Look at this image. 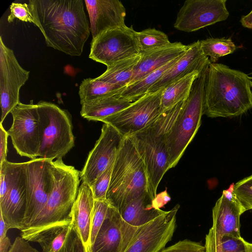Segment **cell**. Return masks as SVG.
Segmentation results:
<instances>
[{
  "mask_svg": "<svg viewBox=\"0 0 252 252\" xmlns=\"http://www.w3.org/2000/svg\"><path fill=\"white\" fill-rule=\"evenodd\" d=\"M27 205V186L25 162L15 163L11 187L0 201V213L8 229L21 230Z\"/></svg>",
  "mask_w": 252,
  "mask_h": 252,
  "instance_id": "17",
  "label": "cell"
},
{
  "mask_svg": "<svg viewBox=\"0 0 252 252\" xmlns=\"http://www.w3.org/2000/svg\"><path fill=\"white\" fill-rule=\"evenodd\" d=\"M226 2V0H186L177 13L174 27L190 32L225 21L229 15Z\"/></svg>",
  "mask_w": 252,
  "mask_h": 252,
  "instance_id": "13",
  "label": "cell"
},
{
  "mask_svg": "<svg viewBox=\"0 0 252 252\" xmlns=\"http://www.w3.org/2000/svg\"></svg>",
  "mask_w": 252,
  "mask_h": 252,
  "instance_id": "45",
  "label": "cell"
},
{
  "mask_svg": "<svg viewBox=\"0 0 252 252\" xmlns=\"http://www.w3.org/2000/svg\"><path fill=\"white\" fill-rule=\"evenodd\" d=\"M8 229L7 225L3 218L2 214L0 213V240L7 236L6 233Z\"/></svg>",
  "mask_w": 252,
  "mask_h": 252,
  "instance_id": "43",
  "label": "cell"
},
{
  "mask_svg": "<svg viewBox=\"0 0 252 252\" xmlns=\"http://www.w3.org/2000/svg\"><path fill=\"white\" fill-rule=\"evenodd\" d=\"M30 71L18 62L13 51L0 37V94L1 116L0 123L20 102V90L28 81Z\"/></svg>",
  "mask_w": 252,
  "mask_h": 252,
  "instance_id": "12",
  "label": "cell"
},
{
  "mask_svg": "<svg viewBox=\"0 0 252 252\" xmlns=\"http://www.w3.org/2000/svg\"><path fill=\"white\" fill-rule=\"evenodd\" d=\"M114 163L102 173L91 186L95 200H107L106 194L110 182Z\"/></svg>",
  "mask_w": 252,
  "mask_h": 252,
  "instance_id": "35",
  "label": "cell"
},
{
  "mask_svg": "<svg viewBox=\"0 0 252 252\" xmlns=\"http://www.w3.org/2000/svg\"><path fill=\"white\" fill-rule=\"evenodd\" d=\"M233 184L223 190L212 210V226L206 235L205 241H214L225 235L241 237V215L246 212L234 195Z\"/></svg>",
  "mask_w": 252,
  "mask_h": 252,
  "instance_id": "16",
  "label": "cell"
},
{
  "mask_svg": "<svg viewBox=\"0 0 252 252\" xmlns=\"http://www.w3.org/2000/svg\"><path fill=\"white\" fill-rule=\"evenodd\" d=\"M11 114L13 123L7 132L14 149L22 157L37 158L41 139L37 104L20 102Z\"/></svg>",
  "mask_w": 252,
  "mask_h": 252,
  "instance_id": "9",
  "label": "cell"
},
{
  "mask_svg": "<svg viewBox=\"0 0 252 252\" xmlns=\"http://www.w3.org/2000/svg\"><path fill=\"white\" fill-rule=\"evenodd\" d=\"M204 54L210 57L211 63H215L219 58L235 52L236 46L231 38H208L200 40Z\"/></svg>",
  "mask_w": 252,
  "mask_h": 252,
  "instance_id": "31",
  "label": "cell"
},
{
  "mask_svg": "<svg viewBox=\"0 0 252 252\" xmlns=\"http://www.w3.org/2000/svg\"><path fill=\"white\" fill-rule=\"evenodd\" d=\"M123 138L115 128L104 123L100 137L80 172L82 182L92 186L97 178L114 162Z\"/></svg>",
  "mask_w": 252,
  "mask_h": 252,
  "instance_id": "15",
  "label": "cell"
},
{
  "mask_svg": "<svg viewBox=\"0 0 252 252\" xmlns=\"http://www.w3.org/2000/svg\"><path fill=\"white\" fill-rule=\"evenodd\" d=\"M141 58V54L122 60L107 67L106 71L98 79L122 88L127 86L131 81L134 68Z\"/></svg>",
  "mask_w": 252,
  "mask_h": 252,
  "instance_id": "28",
  "label": "cell"
},
{
  "mask_svg": "<svg viewBox=\"0 0 252 252\" xmlns=\"http://www.w3.org/2000/svg\"><path fill=\"white\" fill-rule=\"evenodd\" d=\"M94 198L91 187L86 182L79 186L72 207L71 223L80 236L85 252H91V230Z\"/></svg>",
  "mask_w": 252,
  "mask_h": 252,
  "instance_id": "21",
  "label": "cell"
},
{
  "mask_svg": "<svg viewBox=\"0 0 252 252\" xmlns=\"http://www.w3.org/2000/svg\"><path fill=\"white\" fill-rule=\"evenodd\" d=\"M160 252H205V246L188 239L181 240Z\"/></svg>",
  "mask_w": 252,
  "mask_h": 252,
  "instance_id": "38",
  "label": "cell"
},
{
  "mask_svg": "<svg viewBox=\"0 0 252 252\" xmlns=\"http://www.w3.org/2000/svg\"><path fill=\"white\" fill-rule=\"evenodd\" d=\"M185 100L161 112L149 126L129 136L144 163L149 192L154 199L161 180L169 170L166 136Z\"/></svg>",
  "mask_w": 252,
  "mask_h": 252,
  "instance_id": "3",
  "label": "cell"
},
{
  "mask_svg": "<svg viewBox=\"0 0 252 252\" xmlns=\"http://www.w3.org/2000/svg\"><path fill=\"white\" fill-rule=\"evenodd\" d=\"M233 191L246 211L252 210V175L234 185Z\"/></svg>",
  "mask_w": 252,
  "mask_h": 252,
  "instance_id": "33",
  "label": "cell"
},
{
  "mask_svg": "<svg viewBox=\"0 0 252 252\" xmlns=\"http://www.w3.org/2000/svg\"><path fill=\"white\" fill-rule=\"evenodd\" d=\"M163 89L148 93L122 110L101 121L115 128L124 137L131 135L151 125L161 113Z\"/></svg>",
  "mask_w": 252,
  "mask_h": 252,
  "instance_id": "10",
  "label": "cell"
},
{
  "mask_svg": "<svg viewBox=\"0 0 252 252\" xmlns=\"http://www.w3.org/2000/svg\"><path fill=\"white\" fill-rule=\"evenodd\" d=\"M57 252H85L82 240L72 223L63 245Z\"/></svg>",
  "mask_w": 252,
  "mask_h": 252,
  "instance_id": "36",
  "label": "cell"
},
{
  "mask_svg": "<svg viewBox=\"0 0 252 252\" xmlns=\"http://www.w3.org/2000/svg\"><path fill=\"white\" fill-rule=\"evenodd\" d=\"M252 78L222 63L209 65L204 88L203 114L231 118L252 108Z\"/></svg>",
  "mask_w": 252,
  "mask_h": 252,
  "instance_id": "2",
  "label": "cell"
},
{
  "mask_svg": "<svg viewBox=\"0 0 252 252\" xmlns=\"http://www.w3.org/2000/svg\"><path fill=\"white\" fill-rule=\"evenodd\" d=\"M135 32L125 25L100 33L92 39L89 58L108 67L140 55Z\"/></svg>",
  "mask_w": 252,
  "mask_h": 252,
  "instance_id": "8",
  "label": "cell"
},
{
  "mask_svg": "<svg viewBox=\"0 0 252 252\" xmlns=\"http://www.w3.org/2000/svg\"><path fill=\"white\" fill-rule=\"evenodd\" d=\"M93 38L111 29L125 26L126 8L119 0H84Z\"/></svg>",
  "mask_w": 252,
  "mask_h": 252,
  "instance_id": "19",
  "label": "cell"
},
{
  "mask_svg": "<svg viewBox=\"0 0 252 252\" xmlns=\"http://www.w3.org/2000/svg\"><path fill=\"white\" fill-rule=\"evenodd\" d=\"M71 226V219L39 232L29 241L39 243L41 252H57L63 245Z\"/></svg>",
  "mask_w": 252,
  "mask_h": 252,
  "instance_id": "27",
  "label": "cell"
},
{
  "mask_svg": "<svg viewBox=\"0 0 252 252\" xmlns=\"http://www.w3.org/2000/svg\"><path fill=\"white\" fill-rule=\"evenodd\" d=\"M53 160L40 158L25 162L27 205L23 229L38 215L47 202L53 186Z\"/></svg>",
  "mask_w": 252,
  "mask_h": 252,
  "instance_id": "11",
  "label": "cell"
},
{
  "mask_svg": "<svg viewBox=\"0 0 252 252\" xmlns=\"http://www.w3.org/2000/svg\"><path fill=\"white\" fill-rule=\"evenodd\" d=\"M109 205L110 204L107 200H94L91 237L92 246L94 243L96 235L104 221Z\"/></svg>",
  "mask_w": 252,
  "mask_h": 252,
  "instance_id": "34",
  "label": "cell"
},
{
  "mask_svg": "<svg viewBox=\"0 0 252 252\" xmlns=\"http://www.w3.org/2000/svg\"><path fill=\"white\" fill-rule=\"evenodd\" d=\"M135 34L140 54L166 46L171 43L166 34L155 28L135 31Z\"/></svg>",
  "mask_w": 252,
  "mask_h": 252,
  "instance_id": "32",
  "label": "cell"
},
{
  "mask_svg": "<svg viewBox=\"0 0 252 252\" xmlns=\"http://www.w3.org/2000/svg\"><path fill=\"white\" fill-rule=\"evenodd\" d=\"M12 245L8 236L0 240V252H9Z\"/></svg>",
  "mask_w": 252,
  "mask_h": 252,
  "instance_id": "42",
  "label": "cell"
},
{
  "mask_svg": "<svg viewBox=\"0 0 252 252\" xmlns=\"http://www.w3.org/2000/svg\"><path fill=\"white\" fill-rule=\"evenodd\" d=\"M189 47V45H186L180 42H171L166 46L140 54L141 58L134 68L128 85L182 55L187 51Z\"/></svg>",
  "mask_w": 252,
  "mask_h": 252,
  "instance_id": "22",
  "label": "cell"
},
{
  "mask_svg": "<svg viewBox=\"0 0 252 252\" xmlns=\"http://www.w3.org/2000/svg\"><path fill=\"white\" fill-rule=\"evenodd\" d=\"M200 73L197 71L193 72L163 89L160 101L161 112L168 110L179 102L186 100L190 94L194 81Z\"/></svg>",
  "mask_w": 252,
  "mask_h": 252,
  "instance_id": "26",
  "label": "cell"
},
{
  "mask_svg": "<svg viewBox=\"0 0 252 252\" xmlns=\"http://www.w3.org/2000/svg\"><path fill=\"white\" fill-rule=\"evenodd\" d=\"M150 193L147 191L131 201L121 213L124 252L142 226L164 213Z\"/></svg>",
  "mask_w": 252,
  "mask_h": 252,
  "instance_id": "18",
  "label": "cell"
},
{
  "mask_svg": "<svg viewBox=\"0 0 252 252\" xmlns=\"http://www.w3.org/2000/svg\"><path fill=\"white\" fill-rule=\"evenodd\" d=\"M132 102L116 95L104 96L82 105L81 115L89 121H101L129 106Z\"/></svg>",
  "mask_w": 252,
  "mask_h": 252,
  "instance_id": "24",
  "label": "cell"
},
{
  "mask_svg": "<svg viewBox=\"0 0 252 252\" xmlns=\"http://www.w3.org/2000/svg\"></svg>",
  "mask_w": 252,
  "mask_h": 252,
  "instance_id": "44",
  "label": "cell"
},
{
  "mask_svg": "<svg viewBox=\"0 0 252 252\" xmlns=\"http://www.w3.org/2000/svg\"><path fill=\"white\" fill-rule=\"evenodd\" d=\"M189 45L187 51L151 88L148 93H155L164 89L172 83L193 72L201 73L210 65V59L203 52L200 40Z\"/></svg>",
  "mask_w": 252,
  "mask_h": 252,
  "instance_id": "20",
  "label": "cell"
},
{
  "mask_svg": "<svg viewBox=\"0 0 252 252\" xmlns=\"http://www.w3.org/2000/svg\"><path fill=\"white\" fill-rule=\"evenodd\" d=\"M176 205L140 227L124 252H160L172 239L176 227Z\"/></svg>",
  "mask_w": 252,
  "mask_h": 252,
  "instance_id": "14",
  "label": "cell"
},
{
  "mask_svg": "<svg viewBox=\"0 0 252 252\" xmlns=\"http://www.w3.org/2000/svg\"><path fill=\"white\" fill-rule=\"evenodd\" d=\"M208 67L194 81L188 97L167 135L169 169L178 163L201 125Z\"/></svg>",
  "mask_w": 252,
  "mask_h": 252,
  "instance_id": "6",
  "label": "cell"
},
{
  "mask_svg": "<svg viewBox=\"0 0 252 252\" xmlns=\"http://www.w3.org/2000/svg\"><path fill=\"white\" fill-rule=\"evenodd\" d=\"M82 0H30L28 5L46 45L80 56L90 34Z\"/></svg>",
  "mask_w": 252,
  "mask_h": 252,
  "instance_id": "1",
  "label": "cell"
},
{
  "mask_svg": "<svg viewBox=\"0 0 252 252\" xmlns=\"http://www.w3.org/2000/svg\"><path fill=\"white\" fill-rule=\"evenodd\" d=\"M147 191L144 163L130 137L125 136L114 163L106 199L121 214L131 201Z\"/></svg>",
  "mask_w": 252,
  "mask_h": 252,
  "instance_id": "5",
  "label": "cell"
},
{
  "mask_svg": "<svg viewBox=\"0 0 252 252\" xmlns=\"http://www.w3.org/2000/svg\"><path fill=\"white\" fill-rule=\"evenodd\" d=\"M10 13L7 17L8 22H12L15 18L23 22L34 24V20L28 4L12 2L10 6Z\"/></svg>",
  "mask_w": 252,
  "mask_h": 252,
  "instance_id": "37",
  "label": "cell"
},
{
  "mask_svg": "<svg viewBox=\"0 0 252 252\" xmlns=\"http://www.w3.org/2000/svg\"><path fill=\"white\" fill-rule=\"evenodd\" d=\"M123 232L119 211L109 205L105 218L91 247V252H122Z\"/></svg>",
  "mask_w": 252,
  "mask_h": 252,
  "instance_id": "23",
  "label": "cell"
},
{
  "mask_svg": "<svg viewBox=\"0 0 252 252\" xmlns=\"http://www.w3.org/2000/svg\"><path fill=\"white\" fill-rule=\"evenodd\" d=\"M9 135L0 123V164L6 161L7 153V139Z\"/></svg>",
  "mask_w": 252,
  "mask_h": 252,
  "instance_id": "40",
  "label": "cell"
},
{
  "mask_svg": "<svg viewBox=\"0 0 252 252\" xmlns=\"http://www.w3.org/2000/svg\"><path fill=\"white\" fill-rule=\"evenodd\" d=\"M183 54L174 59L161 67L153 71L140 79L127 85L116 94V95L118 97L131 102L138 99L148 93L151 88L160 80L167 70Z\"/></svg>",
  "mask_w": 252,
  "mask_h": 252,
  "instance_id": "25",
  "label": "cell"
},
{
  "mask_svg": "<svg viewBox=\"0 0 252 252\" xmlns=\"http://www.w3.org/2000/svg\"><path fill=\"white\" fill-rule=\"evenodd\" d=\"M205 252H252V243L241 237L225 235L214 241H205Z\"/></svg>",
  "mask_w": 252,
  "mask_h": 252,
  "instance_id": "30",
  "label": "cell"
},
{
  "mask_svg": "<svg viewBox=\"0 0 252 252\" xmlns=\"http://www.w3.org/2000/svg\"><path fill=\"white\" fill-rule=\"evenodd\" d=\"M124 88L102 81L97 78L84 79L79 89L81 105L106 96L116 95Z\"/></svg>",
  "mask_w": 252,
  "mask_h": 252,
  "instance_id": "29",
  "label": "cell"
},
{
  "mask_svg": "<svg viewBox=\"0 0 252 252\" xmlns=\"http://www.w3.org/2000/svg\"><path fill=\"white\" fill-rule=\"evenodd\" d=\"M9 252H39L22 237H17Z\"/></svg>",
  "mask_w": 252,
  "mask_h": 252,
  "instance_id": "39",
  "label": "cell"
},
{
  "mask_svg": "<svg viewBox=\"0 0 252 252\" xmlns=\"http://www.w3.org/2000/svg\"><path fill=\"white\" fill-rule=\"evenodd\" d=\"M53 183L47 202L38 215L21 230L28 241L39 232L70 220V213L80 182V172L65 164L62 158L53 163Z\"/></svg>",
  "mask_w": 252,
  "mask_h": 252,
  "instance_id": "4",
  "label": "cell"
},
{
  "mask_svg": "<svg viewBox=\"0 0 252 252\" xmlns=\"http://www.w3.org/2000/svg\"><path fill=\"white\" fill-rule=\"evenodd\" d=\"M37 105L41 137L38 157L62 158L75 145L70 115L51 102L40 101Z\"/></svg>",
  "mask_w": 252,
  "mask_h": 252,
  "instance_id": "7",
  "label": "cell"
},
{
  "mask_svg": "<svg viewBox=\"0 0 252 252\" xmlns=\"http://www.w3.org/2000/svg\"><path fill=\"white\" fill-rule=\"evenodd\" d=\"M240 22L243 27L252 30V9L248 14L242 16Z\"/></svg>",
  "mask_w": 252,
  "mask_h": 252,
  "instance_id": "41",
  "label": "cell"
}]
</instances>
